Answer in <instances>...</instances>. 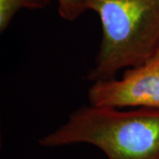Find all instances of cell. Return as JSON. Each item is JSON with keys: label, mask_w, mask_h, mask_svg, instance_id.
Segmentation results:
<instances>
[{"label": "cell", "mask_w": 159, "mask_h": 159, "mask_svg": "<svg viewBox=\"0 0 159 159\" xmlns=\"http://www.w3.org/2000/svg\"><path fill=\"white\" fill-rule=\"evenodd\" d=\"M38 143L45 148L89 144L107 159H159V109L82 105Z\"/></svg>", "instance_id": "6da1fadb"}, {"label": "cell", "mask_w": 159, "mask_h": 159, "mask_svg": "<svg viewBox=\"0 0 159 159\" xmlns=\"http://www.w3.org/2000/svg\"><path fill=\"white\" fill-rule=\"evenodd\" d=\"M97 13L102 38L87 74L93 82L115 78L122 69L141 65L159 49V0H80Z\"/></svg>", "instance_id": "7a4b0ae2"}, {"label": "cell", "mask_w": 159, "mask_h": 159, "mask_svg": "<svg viewBox=\"0 0 159 159\" xmlns=\"http://www.w3.org/2000/svg\"><path fill=\"white\" fill-rule=\"evenodd\" d=\"M88 100L94 106L159 109V49L142 64L125 69L120 79L93 82Z\"/></svg>", "instance_id": "3957f363"}, {"label": "cell", "mask_w": 159, "mask_h": 159, "mask_svg": "<svg viewBox=\"0 0 159 159\" xmlns=\"http://www.w3.org/2000/svg\"><path fill=\"white\" fill-rule=\"evenodd\" d=\"M51 0H0V32L5 33L12 19L22 9L42 10Z\"/></svg>", "instance_id": "277c9868"}, {"label": "cell", "mask_w": 159, "mask_h": 159, "mask_svg": "<svg viewBox=\"0 0 159 159\" xmlns=\"http://www.w3.org/2000/svg\"><path fill=\"white\" fill-rule=\"evenodd\" d=\"M57 1L58 13L60 17L66 20L74 21L85 12L80 0H57Z\"/></svg>", "instance_id": "5b68a950"}]
</instances>
